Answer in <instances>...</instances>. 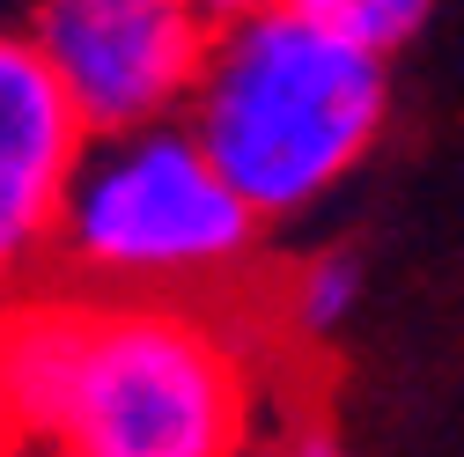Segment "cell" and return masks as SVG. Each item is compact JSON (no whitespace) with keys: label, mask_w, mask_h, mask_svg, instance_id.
Returning <instances> with one entry per match:
<instances>
[{"label":"cell","mask_w":464,"mask_h":457,"mask_svg":"<svg viewBox=\"0 0 464 457\" xmlns=\"http://www.w3.org/2000/svg\"><path fill=\"white\" fill-rule=\"evenodd\" d=\"M391 119V60L332 37L287 0L214 23L178 126L214 162V178L251 207V221H287L317 207L369 162Z\"/></svg>","instance_id":"1"},{"label":"cell","mask_w":464,"mask_h":457,"mask_svg":"<svg viewBox=\"0 0 464 457\" xmlns=\"http://www.w3.org/2000/svg\"><path fill=\"white\" fill-rule=\"evenodd\" d=\"M251 435V369L199 303H82L60 457H237Z\"/></svg>","instance_id":"2"},{"label":"cell","mask_w":464,"mask_h":457,"mask_svg":"<svg viewBox=\"0 0 464 457\" xmlns=\"http://www.w3.org/2000/svg\"><path fill=\"white\" fill-rule=\"evenodd\" d=\"M52 251L103 288L192 303L258 258V221L169 119L82 148Z\"/></svg>","instance_id":"3"},{"label":"cell","mask_w":464,"mask_h":457,"mask_svg":"<svg viewBox=\"0 0 464 457\" xmlns=\"http://www.w3.org/2000/svg\"><path fill=\"white\" fill-rule=\"evenodd\" d=\"M30 44L74 103L82 133L103 141L169 126L185 111L207 23L185 0H44Z\"/></svg>","instance_id":"4"},{"label":"cell","mask_w":464,"mask_h":457,"mask_svg":"<svg viewBox=\"0 0 464 457\" xmlns=\"http://www.w3.org/2000/svg\"><path fill=\"white\" fill-rule=\"evenodd\" d=\"M82 148L89 133L37 60L30 30H0V296L52 258Z\"/></svg>","instance_id":"5"},{"label":"cell","mask_w":464,"mask_h":457,"mask_svg":"<svg viewBox=\"0 0 464 457\" xmlns=\"http://www.w3.org/2000/svg\"><path fill=\"white\" fill-rule=\"evenodd\" d=\"M74 347H82V303H67V296L0 303V435L8 442L60 435Z\"/></svg>","instance_id":"6"},{"label":"cell","mask_w":464,"mask_h":457,"mask_svg":"<svg viewBox=\"0 0 464 457\" xmlns=\"http://www.w3.org/2000/svg\"><path fill=\"white\" fill-rule=\"evenodd\" d=\"M287 8L310 15V23H324V30L346 37V44L376 52V60H391V52H405V44L435 23L442 0H287Z\"/></svg>","instance_id":"7"},{"label":"cell","mask_w":464,"mask_h":457,"mask_svg":"<svg viewBox=\"0 0 464 457\" xmlns=\"http://www.w3.org/2000/svg\"><path fill=\"white\" fill-rule=\"evenodd\" d=\"M369 288V273L354 251H317L295 266V280H287V332H303V339H332L346 317H354Z\"/></svg>","instance_id":"8"},{"label":"cell","mask_w":464,"mask_h":457,"mask_svg":"<svg viewBox=\"0 0 464 457\" xmlns=\"http://www.w3.org/2000/svg\"><path fill=\"white\" fill-rule=\"evenodd\" d=\"M185 8L214 30V23H237V15H258V8H273V0H185Z\"/></svg>","instance_id":"9"},{"label":"cell","mask_w":464,"mask_h":457,"mask_svg":"<svg viewBox=\"0 0 464 457\" xmlns=\"http://www.w3.org/2000/svg\"><path fill=\"white\" fill-rule=\"evenodd\" d=\"M287 457H346V450L332 442V428H317V421H310V428L287 435Z\"/></svg>","instance_id":"10"}]
</instances>
